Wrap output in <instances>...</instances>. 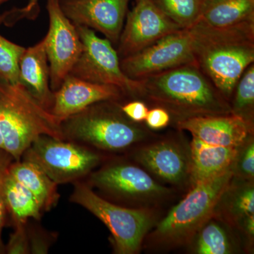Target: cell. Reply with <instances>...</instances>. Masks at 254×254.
<instances>
[{"label":"cell","mask_w":254,"mask_h":254,"mask_svg":"<svg viewBox=\"0 0 254 254\" xmlns=\"http://www.w3.org/2000/svg\"><path fill=\"white\" fill-rule=\"evenodd\" d=\"M9 173L36 198L43 212H48L58 205L60 195L58 185L35 164L26 160H14Z\"/></svg>","instance_id":"d6986e66"},{"label":"cell","mask_w":254,"mask_h":254,"mask_svg":"<svg viewBox=\"0 0 254 254\" xmlns=\"http://www.w3.org/2000/svg\"><path fill=\"white\" fill-rule=\"evenodd\" d=\"M43 170L58 185L75 183L91 173L100 156L86 145L41 135L21 157Z\"/></svg>","instance_id":"52a82bcc"},{"label":"cell","mask_w":254,"mask_h":254,"mask_svg":"<svg viewBox=\"0 0 254 254\" xmlns=\"http://www.w3.org/2000/svg\"><path fill=\"white\" fill-rule=\"evenodd\" d=\"M244 220V227L246 232L249 235L254 236V215H249V216L245 217L243 218Z\"/></svg>","instance_id":"836d02e7"},{"label":"cell","mask_w":254,"mask_h":254,"mask_svg":"<svg viewBox=\"0 0 254 254\" xmlns=\"http://www.w3.org/2000/svg\"><path fill=\"white\" fill-rule=\"evenodd\" d=\"M1 23H2V16H0V25H1ZM2 38L3 36H1V35H0V39Z\"/></svg>","instance_id":"e575fe53"},{"label":"cell","mask_w":254,"mask_h":254,"mask_svg":"<svg viewBox=\"0 0 254 254\" xmlns=\"http://www.w3.org/2000/svg\"><path fill=\"white\" fill-rule=\"evenodd\" d=\"M240 147L209 144L193 137L190 175L193 185L225 173L233 167Z\"/></svg>","instance_id":"e0dca14e"},{"label":"cell","mask_w":254,"mask_h":254,"mask_svg":"<svg viewBox=\"0 0 254 254\" xmlns=\"http://www.w3.org/2000/svg\"><path fill=\"white\" fill-rule=\"evenodd\" d=\"M196 251L199 254H227L230 253L231 247L223 229L218 224L210 222L200 232Z\"/></svg>","instance_id":"d4e9b609"},{"label":"cell","mask_w":254,"mask_h":254,"mask_svg":"<svg viewBox=\"0 0 254 254\" xmlns=\"http://www.w3.org/2000/svg\"><path fill=\"white\" fill-rule=\"evenodd\" d=\"M195 63L190 29H181L164 37L136 54L120 60L127 77L133 80Z\"/></svg>","instance_id":"9c48e42d"},{"label":"cell","mask_w":254,"mask_h":254,"mask_svg":"<svg viewBox=\"0 0 254 254\" xmlns=\"http://www.w3.org/2000/svg\"><path fill=\"white\" fill-rule=\"evenodd\" d=\"M233 103L230 105L232 114L253 124L254 105V64H251L241 76L236 87ZM234 94V93H233Z\"/></svg>","instance_id":"603a6c76"},{"label":"cell","mask_w":254,"mask_h":254,"mask_svg":"<svg viewBox=\"0 0 254 254\" xmlns=\"http://www.w3.org/2000/svg\"><path fill=\"white\" fill-rule=\"evenodd\" d=\"M27 223L14 227V232L10 236L7 245L5 246V253L10 254L31 253L27 232Z\"/></svg>","instance_id":"83f0119b"},{"label":"cell","mask_w":254,"mask_h":254,"mask_svg":"<svg viewBox=\"0 0 254 254\" xmlns=\"http://www.w3.org/2000/svg\"><path fill=\"white\" fill-rule=\"evenodd\" d=\"M26 48L8 41L0 39V79L7 83H19V62Z\"/></svg>","instance_id":"cb8c5ba5"},{"label":"cell","mask_w":254,"mask_h":254,"mask_svg":"<svg viewBox=\"0 0 254 254\" xmlns=\"http://www.w3.org/2000/svg\"><path fill=\"white\" fill-rule=\"evenodd\" d=\"M14 158L8 152L0 148V254H5V245L3 243L1 234L4 226L6 225V211L4 198V181L10 165L14 161Z\"/></svg>","instance_id":"4316f807"},{"label":"cell","mask_w":254,"mask_h":254,"mask_svg":"<svg viewBox=\"0 0 254 254\" xmlns=\"http://www.w3.org/2000/svg\"><path fill=\"white\" fill-rule=\"evenodd\" d=\"M199 21L217 28L254 23V0H205Z\"/></svg>","instance_id":"ffe728a7"},{"label":"cell","mask_w":254,"mask_h":254,"mask_svg":"<svg viewBox=\"0 0 254 254\" xmlns=\"http://www.w3.org/2000/svg\"><path fill=\"white\" fill-rule=\"evenodd\" d=\"M205 0H153L170 20L182 29H189L199 21Z\"/></svg>","instance_id":"7402d4cb"},{"label":"cell","mask_w":254,"mask_h":254,"mask_svg":"<svg viewBox=\"0 0 254 254\" xmlns=\"http://www.w3.org/2000/svg\"><path fill=\"white\" fill-rule=\"evenodd\" d=\"M27 232L29 240L30 252L32 254H46L53 242V237L43 231L41 229H30L28 227Z\"/></svg>","instance_id":"f546056e"},{"label":"cell","mask_w":254,"mask_h":254,"mask_svg":"<svg viewBox=\"0 0 254 254\" xmlns=\"http://www.w3.org/2000/svg\"><path fill=\"white\" fill-rule=\"evenodd\" d=\"M117 50L120 60L136 54L159 40L182 29L166 16L153 0H136L127 12Z\"/></svg>","instance_id":"8fae6325"},{"label":"cell","mask_w":254,"mask_h":254,"mask_svg":"<svg viewBox=\"0 0 254 254\" xmlns=\"http://www.w3.org/2000/svg\"><path fill=\"white\" fill-rule=\"evenodd\" d=\"M0 131L3 148L20 160L28 146L41 135L64 140L61 125L26 88L0 79Z\"/></svg>","instance_id":"3957f363"},{"label":"cell","mask_w":254,"mask_h":254,"mask_svg":"<svg viewBox=\"0 0 254 254\" xmlns=\"http://www.w3.org/2000/svg\"><path fill=\"white\" fill-rule=\"evenodd\" d=\"M230 210L235 217L243 219L254 214V187H243L238 190L232 198Z\"/></svg>","instance_id":"484cf974"},{"label":"cell","mask_w":254,"mask_h":254,"mask_svg":"<svg viewBox=\"0 0 254 254\" xmlns=\"http://www.w3.org/2000/svg\"><path fill=\"white\" fill-rule=\"evenodd\" d=\"M147 125L153 129H160L168 126L170 122V115L168 111L161 108L148 110L145 118Z\"/></svg>","instance_id":"1f68e13d"},{"label":"cell","mask_w":254,"mask_h":254,"mask_svg":"<svg viewBox=\"0 0 254 254\" xmlns=\"http://www.w3.org/2000/svg\"><path fill=\"white\" fill-rule=\"evenodd\" d=\"M4 198L6 211V225L16 227L27 223L30 218L41 220L43 210L23 185L11 176L8 170L4 181Z\"/></svg>","instance_id":"44dd1931"},{"label":"cell","mask_w":254,"mask_h":254,"mask_svg":"<svg viewBox=\"0 0 254 254\" xmlns=\"http://www.w3.org/2000/svg\"><path fill=\"white\" fill-rule=\"evenodd\" d=\"M177 126L205 143L226 147H240L253 131V124L233 114L189 118Z\"/></svg>","instance_id":"5bb4252c"},{"label":"cell","mask_w":254,"mask_h":254,"mask_svg":"<svg viewBox=\"0 0 254 254\" xmlns=\"http://www.w3.org/2000/svg\"><path fill=\"white\" fill-rule=\"evenodd\" d=\"M248 144L242 151H239L235 165L237 172L245 178H254V144L250 140Z\"/></svg>","instance_id":"f1b7e54d"},{"label":"cell","mask_w":254,"mask_h":254,"mask_svg":"<svg viewBox=\"0 0 254 254\" xmlns=\"http://www.w3.org/2000/svg\"><path fill=\"white\" fill-rule=\"evenodd\" d=\"M119 101H102L90 105L61 122L66 141L108 151H118L139 141L144 130L122 111Z\"/></svg>","instance_id":"277c9868"},{"label":"cell","mask_w":254,"mask_h":254,"mask_svg":"<svg viewBox=\"0 0 254 254\" xmlns=\"http://www.w3.org/2000/svg\"><path fill=\"white\" fill-rule=\"evenodd\" d=\"M136 97L163 108L177 122L232 114L228 101L196 63L136 80Z\"/></svg>","instance_id":"6da1fadb"},{"label":"cell","mask_w":254,"mask_h":254,"mask_svg":"<svg viewBox=\"0 0 254 254\" xmlns=\"http://www.w3.org/2000/svg\"><path fill=\"white\" fill-rule=\"evenodd\" d=\"M50 26L44 38L50 66V87L59 89L64 80L83 52V47L76 26L63 12L60 0H48Z\"/></svg>","instance_id":"30bf717a"},{"label":"cell","mask_w":254,"mask_h":254,"mask_svg":"<svg viewBox=\"0 0 254 254\" xmlns=\"http://www.w3.org/2000/svg\"><path fill=\"white\" fill-rule=\"evenodd\" d=\"M234 165L225 173L193 185V190L158 224L155 235L168 242H184L203 226L226 193Z\"/></svg>","instance_id":"5b68a950"},{"label":"cell","mask_w":254,"mask_h":254,"mask_svg":"<svg viewBox=\"0 0 254 254\" xmlns=\"http://www.w3.org/2000/svg\"><path fill=\"white\" fill-rule=\"evenodd\" d=\"M19 83L45 109L50 112L54 101L50 87V66L43 38L26 48L19 62Z\"/></svg>","instance_id":"2e32d148"},{"label":"cell","mask_w":254,"mask_h":254,"mask_svg":"<svg viewBox=\"0 0 254 254\" xmlns=\"http://www.w3.org/2000/svg\"><path fill=\"white\" fill-rule=\"evenodd\" d=\"M124 114L134 123H139L145 121L148 108L146 105L140 100H133L125 105H120Z\"/></svg>","instance_id":"4dcf8cb0"},{"label":"cell","mask_w":254,"mask_h":254,"mask_svg":"<svg viewBox=\"0 0 254 254\" xmlns=\"http://www.w3.org/2000/svg\"><path fill=\"white\" fill-rule=\"evenodd\" d=\"M75 26L84 48L69 74L92 83L118 87L125 95L136 98L138 83L123 72L111 42L100 38L91 28Z\"/></svg>","instance_id":"ba28073f"},{"label":"cell","mask_w":254,"mask_h":254,"mask_svg":"<svg viewBox=\"0 0 254 254\" xmlns=\"http://www.w3.org/2000/svg\"><path fill=\"white\" fill-rule=\"evenodd\" d=\"M89 182L108 193L127 198L155 196L166 190L141 169L127 164H114L101 168L91 174Z\"/></svg>","instance_id":"9a60e30c"},{"label":"cell","mask_w":254,"mask_h":254,"mask_svg":"<svg viewBox=\"0 0 254 254\" xmlns=\"http://www.w3.org/2000/svg\"><path fill=\"white\" fill-rule=\"evenodd\" d=\"M38 1L39 0H28V4L24 8L11 10V11L5 13L3 14V23L6 25L11 24V23L18 21V18L24 17L27 15L30 18V14H31L32 11H35L36 13Z\"/></svg>","instance_id":"d6a6232c"},{"label":"cell","mask_w":254,"mask_h":254,"mask_svg":"<svg viewBox=\"0 0 254 254\" xmlns=\"http://www.w3.org/2000/svg\"><path fill=\"white\" fill-rule=\"evenodd\" d=\"M74 184L70 201L86 208L106 225L113 237L115 252L133 254L138 252L151 226L149 213L113 204L97 195L87 184L80 181Z\"/></svg>","instance_id":"8992f818"},{"label":"cell","mask_w":254,"mask_h":254,"mask_svg":"<svg viewBox=\"0 0 254 254\" xmlns=\"http://www.w3.org/2000/svg\"><path fill=\"white\" fill-rule=\"evenodd\" d=\"M195 63L228 101L245 70L254 62V23L210 27L198 21L190 28Z\"/></svg>","instance_id":"7a4b0ae2"},{"label":"cell","mask_w":254,"mask_h":254,"mask_svg":"<svg viewBox=\"0 0 254 254\" xmlns=\"http://www.w3.org/2000/svg\"><path fill=\"white\" fill-rule=\"evenodd\" d=\"M129 0H63L62 9L76 26L100 32L112 44H118Z\"/></svg>","instance_id":"7c38bea8"},{"label":"cell","mask_w":254,"mask_h":254,"mask_svg":"<svg viewBox=\"0 0 254 254\" xmlns=\"http://www.w3.org/2000/svg\"><path fill=\"white\" fill-rule=\"evenodd\" d=\"M6 1H7V0H0V5L2 4Z\"/></svg>","instance_id":"d590c367"},{"label":"cell","mask_w":254,"mask_h":254,"mask_svg":"<svg viewBox=\"0 0 254 254\" xmlns=\"http://www.w3.org/2000/svg\"><path fill=\"white\" fill-rule=\"evenodd\" d=\"M125 95L118 87L92 83L68 74L54 92L50 113L61 123L90 105L102 101L120 102Z\"/></svg>","instance_id":"4fadbf2b"},{"label":"cell","mask_w":254,"mask_h":254,"mask_svg":"<svg viewBox=\"0 0 254 254\" xmlns=\"http://www.w3.org/2000/svg\"><path fill=\"white\" fill-rule=\"evenodd\" d=\"M137 159L150 171L172 183L182 181L188 172L187 162L181 150L168 142L143 148L137 155Z\"/></svg>","instance_id":"ac0fdd59"}]
</instances>
